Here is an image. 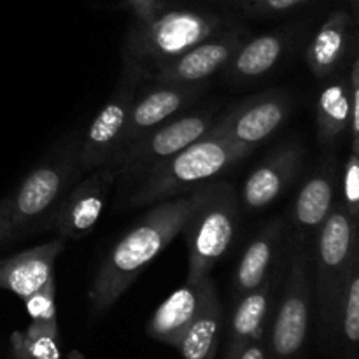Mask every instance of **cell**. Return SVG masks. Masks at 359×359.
<instances>
[{
  "label": "cell",
  "instance_id": "31",
  "mask_svg": "<svg viewBox=\"0 0 359 359\" xmlns=\"http://www.w3.org/2000/svg\"><path fill=\"white\" fill-rule=\"evenodd\" d=\"M137 21H146L158 13V0H125Z\"/></svg>",
  "mask_w": 359,
  "mask_h": 359
},
{
  "label": "cell",
  "instance_id": "29",
  "mask_svg": "<svg viewBox=\"0 0 359 359\" xmlns=\"http://www.w3.org/2000/svg\"><path fill=\"white\" fill-rule=\"evenodd\" d=\"M351 95H353V118H351V128H353V153L359 156V53L354 62L353 72H351Z\"/></svg>",
  "mask_w": 359,
  "mask_h": 359
},
{
  "label": "cell",
  "instance_id": "25",
  "mask_svg": "<svg viewBox=\"0 0 359 359\" xmlns=\"http://www.w3.org/2000/svg\"><path fill=\"white\" fill-rule=\"evenodd\" d=\"M339 328L349 346H359V241L353 269H351L346 291H344Z\"/></svg>",
  "mask_w": 359,
  "mask_h": 359
},
{
  "label": "cell",
  "instance_id": "30",
  "mask_svg": "<svg viewBox=\"0 0 359 359\" xmlns=\"http://www.w3.org/2000/svg\"><path fill=\"white\" fill-rule=\"evenodd\" d=\"M237 359H269V335L266 330L259 337H256Z\"/></svg>",
  "mask_w": 359,
  "mask_h": 359
},
{
  "label": "cell",
  "instance_id": "19",
  "mask_svg": "<svg viewBox=\"0 0 359 359\" xmlns=\"http://www.w3.org/2000/svg\"><path fill=\"white\" fill-rule=\"evenodd\" d=\"M283 221H272L258 231L248 244L233 276V304L244 294L262 286L272 273V265L279 252Z\"/></svg>",
  "mask_w": 359,
  "mask_h": 359
},
{
  "label": "cell",
  "instance_id": "9",
  "mask_svg": "<svg viewBox=\"0 0 359 359\" xmlns=\"http://www.w3.org/2000/svg\"><path fill=\"white\" fill-rule=\"evenodd\" d=\"M139 79L128 70H121V79L107 104L95 116L79 149L81 172H93L104 167L119 149L130 109L135 100Z\"/></svg>",
  "mask_w": 359,
  "mask_h": 359
},
{
  "label": "cell",
  "instance_id": "33",
  "mask_svg": "<svg viewBox=\"0 0 359 359\" xmlns=\"http://www.w3.org/2000/svg\"><path fill=\"white\" fill-rule=\"evenodd\" d=\"M351 6H353V13H354V25H356L358 34H359V0H351Z\"/></svg>",
  "mask_w": 359,
  "mask_h": 359
},
{
  "label": "cell",
  "instance_id": "1",
  "mask_svg": "<svg viewBox=\"0 0 359 359\" xmlns=\"http://www.w3.org/2000/svg\"><path fill=\"white\" fill-rule=\"evenodd\" d=\"M202 186V184H200ZM200 186L186 195L154 203L119 238L98 266L90 287V305L95 316L107 312L140 277L149 263L181 235L200 195Z\"/></svg>",
  "mask_w": 359,
  "mask_h": 359
},
{
  "label": "cell",
  "instance_id": "6",
  "mask_svg": "<svg viewBox=\"0 0 359 359\" xmlns=\"http://www.w3.org/2000/svg\"><path fill=\"white\" fill-rule=\"evenodd\" d=\"M359 241V221L342 202L333 205L328 219L318 231L314 252L316 298L326 328H339L344 291L353 269Z\"/></svg>",
  "mask_w": 359,
  "mask_h": 359
},
{
  "label": "cell",
  "instance_id": "17",
  "mask_svg": "<svg viewBox=\"0 0 359 359\" xmlns=\"http://www.w3.org/2000/svg\"><path fill=\"white\" fill-rule=\"evenodd\" d=\"M337 174L332 165L316 172L298 191L293 207V224L300 241L318 235L333 210Z\"/></svg>",
  "mask_w": 359,
  "mask_h": 359
},
{
  "label": "cell",
  "instance_id": "32",
  "mask_svg": "<svg viewBox=\"0 0 359 359\" xmlns=\"http://www.w3.org/2000/svg\"><path fill=\"white\" fill-rule=\"evenodd\" d=\"M11 224V195L0 200V244L9 241Z\"/></svg>",
  "mask_w": 359,
  "mask_h": 359
},
{
  "label": "cell",
  "instance_id": "10",
  "mask_svg": "<svg viewBox=\"0 0 359 359\" xmlns=\"http://www.w3.org/2000/svg\"><path fill=\"white\" fill-rule=\"evenodd\" d=\"M116 184V170L111 163L93 170L90 177L70 188L51 217L49 230L63 241H77L90 233L98 223Z\"/></svg>",
  "mask_w": 359,
  "mask_h": 359
},
{
  "label": "cell",
  "instance_id": "4",
  "mask_svg": "<svg viewBox=\"0 0 359 359\" xmlns=\"http://www.w3.org/2000/svg\"><path fill=\"white\" fill-rule=\"evenodd\" d=\"M237 216V193L230 182L200 186L198 200L181 231L188 245L186 283H198L210 276L233 242Z\"/></svg>",
  "mask_w": 359,
  "mask_h": 359
},
{
  "label": "cell",
  "instance_id": "8",
  "mask_svg": "<svg viewBox=\"0 0 359 359\" xmlns=\"http://www.w3.org/2000/svg\"><path fill=\"white\" fill-rule=\"evenodd\" d=\"M311 259L300 249L291 258L276 321L269 335V359H297L305 346L311 323Z\"/></svg>",
  "mask_w": 359,
  "mask_h": 359
},
{
  "label": "cell",
  "instance_id": "23",
  "mask_svg": "<svg viewBox=\"0 0 359 359\" xmlns=\"http://www.w3.org/2000/svg\"><path fill=\"white\" fill-rule=\"evenodd\" d=\"M353 95L351 81L339 79L321 91L318 100V137L323 144H335L351 126Z\"/></svg>",
  "mask_w": 359,
  "mask_h": 359
},
{
  "label": "cell",
  "instance_id": "22",
  "mask_svg": "<svg viewBox=\"0 0 359 359\" xmlns=\"http://www.w3.org/2000/svg\"><path fill=\"white\" fill-rule=\"evenodd\" d=\"M221 326H223V307L217 297V290L212 287L205 305L195 321L188 326L175 349L184 359H216L219 349Z\"/></svg>",
  "mask_w": 359,
  "mask_h": 359
},
{
  "label": "cell",
  "instance_id": "13",
  "mask_svg": "<svg viewBox=\"0 0 359 359\" xmlns=\"http://www.w3.org/2000/svg\"><path fill=\"white\" fill-rule=\"evenodd\" d=\"M200 93L202 90L196 84H156V88L146 91L142 97H135L118 151L132 146L140 137L184 111Z\"/></svg>",
  "mask_w": 359,
  "mask_h": 359
},
{
  "label": "cell",
  "instance_id": "14",
  "mask_svg": "<svg viewBox=\"0 0 359 359\" xmlns=\"http://www.w3.org/2000/svg\"><path fill=\"white\" fill-rule=\"evenodd\" d=\"M304 153L294 144L273 151L248 175L242 188V203L248 210L266 209L276 202L297 177Z\"/></svg>",
  "mask_w": 359,
  "mask_h": 359
},
{
  "label": "cell",
  "instance_id": "27",
  "mask_svg": "<svg viewBox=\"0 0 359 359\" xmlns=\"http://www.w3.org/2000/svg\"><path fill=\"white\" fill-rule=\"evenodd\" d=\"M347 212L359 221V156L351 151L344 168V200Z\"/></svg>",
  "mask_w": 359,
  "mask_h": 359
},
{
  "label": "cell",
  "instance_id": "18",
  "mask_svg": "<svg viewBox=\"0 0 359 359\" xmlns=\"http://www.w3.org/2000/svg\"><path fill=\"white\" fill-rule=\"evenodd\" d=\"M273 283L276 273L272 272L262 286L235 302L224 359H237L238 354L266 330Z\"/></svg>",
  "mask_w": 359,
  "mask_h": 359
},
{
  "label": "cell",
  "instance_id": "7",
  "mask_svg": "<svg viewBox=\"0 0 359 359\" xmlns=\"http://www.w3.org/2000/svg\"><path fill=\"white\" fill-rule=\"evenodd\" d=\"M216 118L212 111L191 112L161 123L149 133L125 149L118 151L107 163L116 170V182L142 181L151 170L167 161L179 151L188 147L195 140L202 139L214 126Z\"/></svg>",
  "mask_w": 359,
  "mask_h": 359
},
{
  "label": "cell",
  "instance_id": "20",
  "mask_svg": "<svg viewBox=\"0 0 359 359\" xmlns=\"http://www.w3.org/2000/svg\"><path fill=\"white\" fill-rule=\"evenodd\" d=\"M353 16L347 11L337 9L326 18L305 53V62L318 79L332 76L342 62L349 44Z\"/></svg>",
  "mask_w": 359,
  "mask_h": 359
},
{
  "label": "cell",
  "instance_id": "12",
  "mask_svg": "<svg viewBox=\"0 0 359 359\" xmlns=\"http://www.w3.org/2000/svg\"><path fill=\"white\" fill-rule=\"evenodd\" d=\"M242 42L244 37L238 32H217L158 70L151 81L156 84H200L224 69Z\"/></svg>",
  "mask_w": 359,
  "mask_h": 359
},
{
  "label": "cell",
  "instance_id": "5",
  "mask_svg": "<svg viewBox=\"0 0 359 359\" xmlns=\"http://www.w3.org/2000/svg\"><path fill=\"white\" fill-rule=\"evenodd\" d=\"M79 167V149L67 146L35 167L11 195V238L49 230L51 217L72 188Z\"/></svg>",
  "mask_w": 359,
  "mask_h": 359
},
{
  "label": "cell",
  "instance_id": "2",
  "mask_svg": "<svg viewBox=\"0 0 359 359\" xmlns=\"http://www.w3.org/2000/svg\"><path fill=\"white\" fill-rule=\"evenodd\" d=\"M248 154L251 151L228 140L212 126L202 139L151 170L133 189L125 207H147L186 195L200 184L216 179Z\"/></svg>",
  "mask_w": 359,
  "mask_h": 359
},
{
  "label": "cell",
  "instance_id": "28",
  "mask_svg": "<svg viewBox=\"0 0 359 359\" xmlns=\"http://www.w3.org/2000/svg\"><path fill=\"white\" fill-rule=\"evenodd\" d=\"M311 0H245L244 9L251 14L269 16V14L286 13V11L300 7Z\"/></svg>",
  "mask_w": 359,
  "mask_h": 359
},
{
  "label": "cell",
  "instance_id": "21",
  "mask_svg": "<svg viewBox=\"0 0 359 359\" xmlns=\"http://www.w3.org/2000/svg\"><path fill=\"white\" fill-rule=\"evenodd\" d=\"M286 44L287 39L283 34H263L242 42L224 67V76L235 83L259 79L279 63L286 51Z\"/></svg>",
  "mask_w": 359,
  "mask_h": 359
},
{
  "label": "cell",
  "instance_id": "24",
  "mask_svg": "<svg viewBox=\"0 0 359 359\" xmlns=\"http://www.w3.org/2000/svg\"><path fill=\"white\" fill-rule=\"evenodd\" d=\"M14 359H62L58 325L30 323L25 332L11 335Z\"/></svg>",
  "mask_w": 359,
  "mask_h": 359
},
{
  "label": "cell",
  "instance_id": "26",
  "mask_svg": "<svg viewBox=\"0 0 359 359\" xmlns=\"http://www.w3.org/2000/svg\"><path fill=\"white\" fill-rule=\"evenodd\" d=\"M56 283L55 276L44 284L39 291L27 298L25 307L34 323H46V325H58L56 321Z\"/></svg>",
  "mask_w": 359,
  "mask_h": 359
},
{
  "label": "cell",
  "instance_id": "11",
  "mask_svg": "<svg viewBox=\"0 0 359 359\" xmlns=\"http://www.w3.org/2000/svg\"><path fill=\"white\" fill-rule=\"evenodd\" d=\"M290 112L291 104L286 95L266 93L235 105L214 123V130L252 153L286 123Z\"/></svg>",
  "mask_w": 359,
  "mask_h": 359
},
{
  "label": "cell",
  "instance_id": "3",
  "mask_svg": "<svg viewBox=\"0 0 359 359\" xmlns=\"http://www.w3.org/2000/svg\"><path fill=\"white\" fill-rule=\"evenodd\" d=\"M224 28L216 14L177 9L156 13L146 21H137L123 46V70L139 81L154 74L193 46L212 37Z\"/></svg>",
  "mask_w": 359,
  "mask_h": 359
},
{
  "label": "cell",
  "instance_id": "15",
  "mask_svg": "<svg viewBox=\"0 0 359 359\" xmlns=\"http://www.w3.org/2000/svg\"><path fill=\"white\" fill-rule=\"evenodd\" d=\"M212 287H216V284L210 276L198 283H186L184 286L177 287L149 319L147 335L167 346H177L188 326L205 305Z\"/></svg>",
  "mask_w": 359,
  "mask_h": 359
},
{
  "label": "cell",
  "instance_id": "16",
  "mask_svg": "<svg viewBox=\"0 0 359 359\" xmlns=\"http://www.w3.org/2000/svg\"><path fill=\"white\" fill-rule=\"evenodd\" d=\"M65 249L63 238H53L37 248L0 259V290L27 300L55 276V262Z\"/></svg>",
  "mask_w": 359,
  "mask_h": 359
}]
</instances>
